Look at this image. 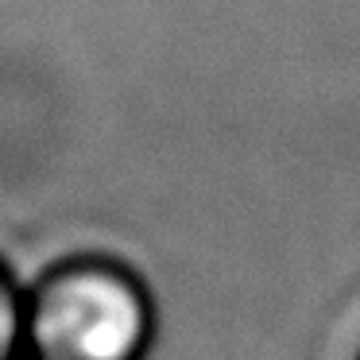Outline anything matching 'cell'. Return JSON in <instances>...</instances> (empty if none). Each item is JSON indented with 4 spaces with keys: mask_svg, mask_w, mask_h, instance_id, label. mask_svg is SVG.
Returning a JSON list of instances; mask_svg holds the SVG:
<instances>
[{
    "mask_svg": "<svg viewBox=\"0 0 360 360\" xmlns=\"http://www.w3.org/2000/svg\"><path fill=\"white\" fill-rule=\"evenodd\" d=\"M0 360H24V298L0 275Z\"/></svg>",
    "mask_w": 360,
    "mask_h": 360,
    "instance_id": "cell-2",
    "label": "cell"
},
{
    "mask_svg": "<svg viewBox=\"0 0 360 360\" xmlns=\"http://www.w3.org/2000/svg\"><path fill=\"white\" fill-rule=\"evenodd\" d=\"M148 337V295L117 264H63L24 298L27 360H140Z\"/></svg>",
    "mask_w": 360,
    "mask_h": 360,
    "instance_id": "cell-1",
    "label": "cell"
}]
</instances>
